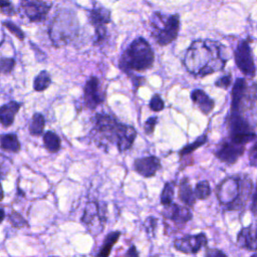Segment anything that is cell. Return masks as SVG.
<instances>
[{
    "instance_id": "cell-3",
    "label": "cell",
    "mask_w": 257,
    "mask_h": 257,
    "mask_svg": "<svg viewBox=\"0 0 257 257\" xmlns=\"http://www.w3.org/2000/svg\"><path fill=\"white\" fill-rule=\"evenodd\" d=\"M252 190L253 185L249 179L228 177L216 188V196L228 210H240Z\"/></svg>"
},
{
    "instance_id": "cell-43",
    "label": "cell",
    "mask_w": 257,
    "mask_h": 257,
    "mask_svg": "<svg viewBox=\"0 0 257 257\" xmlns=\"http://www.w3.org/2000/svg\"><path fill=\"white\" fill-rule=\"evenodd\" d=\"M1 214H2V216H1V221H3V220H4V217H5V212H4V209H3V208L1 209Z\"/></svg>"
},
{
    "instance_id": "cell-28",
    "label": "cell",
    "mask_w": 257,
    "mask_h": 257,
    "mask_svg": "<svg viewBox=\"0 0 257 257\" xmlns=\"http://www.w3.org/2000/svg\"><path fill=\"white\" fill-rule=\"evenodd\" d=\"M194 193L197 199L199 200H205L211 195V188L208 181H201L198 182L195 186Z\"/></svg>"
},
{
    "instance_id": "cell-38",
    "label": "cell",
    "mask_w": 257,
    "mask_h": 257,
    "mask_svg": "<svg viewBox=\"0 0 257 257\" xmlns=\"http://www.w3.org/2000/svg\"><path fill=\"white\" fill-rule=\"evenodd\" d=\"M157 222H158V220L156 218H154V217L147 218V220L145 221V227H146L147 232L155 231L156 227H157Z\"/></svg>"
},
{
    "instance_id": "cell-22",
    "label": "cell",
    "mask_w": 257,
    "mask_h": 257,
    "mask_svg": "<svg viewBox=\"0 0 257 257\" xmlns=\"http://www.w3.org/2000/svg\"><path fill=\"white\" fill-rule=\"evenodd\" d=\"M1 149L6 152L18 153L21 149L19 140L15 134H4L1 136Z\"/></svg>"
},
{
    "instance_id": "cell-16",
    "label": "cell",
    "mask_w": 257,
    "mask_h": 257,
    "mask_svg": "<svg viewBox=\"0 0 257 257\" xmlns=\"http://www.w3.org/2000/svg\"><path fill=\"white\" fill-rule=\"evenodd\" d=\"M237 244L249 251L257 252V225L243 228L237 236Z\"/></svg>"
},
{
    "instance_id": "cell-13",
    "label": "cell",
    "mask_w": 257,
    "mask_h": 257,
    "mask_svg": "<svg viewBox=\"0 0 257 257\" xmlns=\"http://www.w3.org/2000/svg\"><path fill=\"white\" fill-rule=\"evenodd\" d=\"M245 152V146L237 145L229 142H224L220 144L215 151V156L221 162L226 163L228 165L234 164Z\"/></svg>"
},
{
    "instance_id": "cell-25",
    "label": "cell",
    "mask_w": 257,
    "mask_h": 257,
    "mask_svg": "<svg viewBox=\"0 0 257 257\" xmlns=\"http://www.w3.org/2000/svg\"><path fill=\"white\" fill-rule=\"evenodd\" d=\"M51 83L50 74L46 70L40 71L33 80V88L35 91L45 90Z\"/></svg>"
},
{
    "instance_id": "cell-1",
    "label": "cell",
    "mask_w": 257,
    "mask_h": 257,
    "mask_svg": "<svg viewBox=\"0 0 257 257\" xmlns=\"http://www.w3.org/2000/svg\"><path fill=\"white\" fill-rule=\"evenodd\" d=\"M224 50L225 47L218 41L195 40L185 52L184 65L197 77L215 73L222 70L227 62Z\"/></svg>"
},
{
    "instance_id": "cell-18",
    "label": "cell",
    "mask_w": 257,
    "mask_h": 257,
    "mask_svg": "<svg viewBox=\"0 0 257 257\" xmlns=\"http://www.w3.org/2000/svg\"><path fill=\"white\" fill-rule=\"evenodd\" d=\"M88 21L93 27L105 26L108 24L110 19V11L102 6H95L88 10Z\"/></svg>"
},
{
    "instance_id": "cell-11",
    "label": "cell",
    "mask_w": 257,
    "mask_h": 257,
    "mask_svg": "<svg viewBox=\"0 0 257 257\" xmlns=\"http://www.w3.org/2000/svg\"><path fill=\"white\" fill-rule=\"evenodd\" d=\"M52 6V3L38 0H25L20 3V11L30 22H40L44 20Z\"/></svg>"
},
{
    "instance_id": "cell-9",
    "label": "cell",
    "mask_w": 257,
    "mask_h": 257,
    "mask_svg": "<svg viewBox=\"0 0 257 257\" xmlns=\"http://www.w3.org/2000/svg\"><path fill=\"white\" fill-rule=\"evenodd\" d=\"M235 63L239 70L249 77L255 75V65L248 40H242L235 49Z\"/></svg>"
},
{
    "instance_id": "cell-7",
    "label": "cell",
    "mask_w": 257,
    "mask_h": 257,
    "mask_svg": "<svg viewBox=\"0 0 257 257\" xmlns=\"http://www.w3.org/2000/svg\"><path fill=\"white\" fill-rule=\"evenodd\" d=\"M227 125L230 141L234 144L245 146L256 137L249 121L240 113L230 112L227 117Z\"/></svg>"
},
{
    "instance_id": "cell-33",
    "label": "cell",
    "mask_w": 257,
    "mask_h": 257,
    "mask_svg": "<svg viewBox=\"0 0 257 257\" xmlns=\"http://www.w3.org/2000/svg\"><path fill=\"white\" fill-rule=\"evenodd\" d=\"M94 44H99L100 42H103L106 39L107 35V29L105 26H97L94 27Z\"/></svg>"
},
{
    "instance_id": "cell-12",
    "label": "cell",
    "mask_w": 257,
    "mask_h": 257,
    "mask_svg": "<svg viewBox=\"0 0 257 257\" xmlns=\"http://www.w3.org/2000/svg\"><path fill=\"white\" fill-rule=\"evenodd\" d=\"M208 239L205 233L185 235L174 241V247L185 254H197L202 247L206 246Z\"/></svg>"
},
{
    "instance_id": "cell-26",
    "label": "cell",
    "mask_w": 257,
    "mask_h": 257,
    "mask_svg": "<svg viewBox=\"0 0 257 257\" xmlns=\"http://www.w3.org/2000/svg\"><path fill=\"white\" fill-rule=\"evenodd\" d=\"M207 136L206 135H203L201 137H199L197 140H195L193 143H190L188 144L187 146H185L184 148H182L179 152V156L181 158L183 157H186L190 154H192L194 151H196L197 149H199L200 147H202L203 145H205L207 143Z\"/></svg>"
},
{
    "instance_id": "cell-30",
    "label": "cell",
    "mask_w": 257,
    "mask_h": 257,
    "mask_svg": "<svg viewBox=\"0 0 257 257\" xmlns=\"http://www.w3.org/2000/svg\"><path fill=\"white\" fill-rule=\"evenodd\" d=\"M8 218H9V221L12 224V226L15 228H22L24 226H28L26 220L18 212L12 211L11 214L8 216Z\"/></svg>"
},
{
    "instance_id": "cell-19",
    "label": "cell",
    "mask_w": 257,
    "mask_h": 257,
    "mask_svg": "<svg viewBox=\"0 0 257 257\" xmlns=\"http://www.w3.org/2000/svg\"><path fill=\"white\" fill-rule=\"evenodd\" d=\"M21 107V103L11 100L0 107V120L3 126H10L14 122L16 113Z\"/></svg>"
},
{
    "instance_id": "cell-21",
    "label": "cell",
    "mask_w": 257,
    "mask_h": 257,
    "mask_svg": "<svg viewBox=\"0 0 257 257\" xmlns=\"http://www.w3.org/2000/svg\"><path fill=\"white\" fill-rule=\"evenodd\" d=\"M120 232L119 231H113L108 233L102 243L101 248L99 249L98 253L95 255V257H108L110 254V250L113 247V245L117 242L118 238L120 237Z\"/></svg>"
},
{
    "instance_id": "cell-34",
    "label": "cell",
    "mask_w": 257,
    "mask_h": 257,
    "mask_svg": "<svg viewBox=\"0 0 257 257\" xmlns=\"http://www.w3.org/2000/svg\"><path fill=\"white\" fill-rule=\"evenodd\" d=\"M158 123V117L157 116H150L144 124V132L146 135L151 136L155 132V127Z\"/></svg>"
},
{
    "instance_id": "cell-17",
    "label": "cell",
    "mask_w": 257,
    "mask_h": 257,
    "mask_svg": "<svg viewBox=\"0 0 257 257\" xmlns=\"http://www.w3.org/2000/svg\"><path fill=\"white\" fill-rule=\"evenodd\" d=\"M191 100L204 114H209L215 106L214 100L203 89L199 88L191 92Z\"/></svg>"
},
{
    "instance_id": "cell-32",
    "label": "cell",
    "mask_w": 257,
    "mask_h": 257,
    "mask_svg": "<svg viewBox=\"0 0 257 257\" xmlns=\"http://www.w3.org/2000/svg\"><path fill=\"white\" fill-rule=\"evenodd\" d=\"M15 66V59L8 57H1L0 69L3 74H9Z\"/></svg>"
},
{
    "instance_id": "cell-20",
    "label": "cell",
    "mask_w": 257,
    "mask_h": 257,
    "mask_svg": "<svg viewBox=\"0 0 257 257\" xmlns=\"http://www.w3.org/2000/svg\"><path fill=\"white\" fill-rule=\"evenodd\" d=\"M178 197L180 201L185 204L188 207H192L196 203V196L195 193L190 185L188 178H183L179 184V190H178Z\"/></svg>"
},
{
    "instance_id": "cell-8",
    "label": "cell",
    "mask_w": 257,
    "mask_h": 257,
    "mask_svg": "<svg viewBox=\"0 0 257 257\" xmlns=\"http://www.w3.org/2000/svg\"><path fill=\"white\" fill-rule=\"evenodd\" d=\"M104 208H102L97 202H88L84 208L81 222L84 226L93 234H98L105 223Z\"/></svg>"
},
{
    "instance_id": "cell-2",
    "label": "cell",
    "mask_w": 257,
    "mask_h": 257,
    "mask_svg": "<svg viewBox=\"0 0 257 257\" xmlns=\"http://www.w3.org/2000/svg\"><path fill=\"white\" fill-rule=\"evenodd\" d=\"M92 121V138L103 151L108 152L110 146H115L119 153L132 148L137 138V131L132 125L119 122L107 113H96Z\"/></svg>"
},
{
    "instance_id": "cell-37",
    "label": "cell",
    "mask_w": 257,
    "mask_h": 257,
    "mask_svg": "<svg viewBox=\"0 0 257 257\" xmlns=\"http://www.w3.org/2000/svg\"><path fill=\"white\" fill-rule=\"evenodd\" d=\"M205 257H227V255L216 248H208L205 252Z\"/></svg>"
},
{
    "instance_id": "cell-39",
    "label": "cell",
    "mask_w": 257,
    "mask_h": 257,
    "mask_svg": "<svg viewBox=\"0 0 257 257\" xmlns=\"http://www.w3.org/2000/svg\"><path fill=\"white\" fill-rule=\"evenodd\" d=\"M249 160L252 166H257V141L249 152Z\"/></svg>"
},
{
    "instance_id": "cell-45",
    "label": "cell",
    "mask_w": 257,
    "mask_h": 257,
    "mask_svg": "<svg viewBox=\"0 0 257 257\" xmlns=\"http://www.w3.org/2000/svg\"><path fill=\"white\" fill-rule=\"evenodd\" d=\"M52 257H57V256H52Z\"/></svg>"
},
{
    "instance_id": "cell-5",
    "label": "cell",
    "mask_w": 257,
    "mask_h": 257,
    "mask_svg": "<svg viewBox=\"0 0 257 257\" xmlns=\"http://www.w3.org/2000/svg\"><path fill=\"white\" fill-rule=\"evenodd\" d=\"M78 23L76 14L69 10H59L54 14L48 28V34L52 44L56 47L66 45L77 34Z\"/></svg>"
},
{
    "instance_id": "cell-41",
    "label": "cell",
    "mask_w": 257,
    "mask_h": 257,
    "mask_svg": "<svg viewBox=\"0 0 257 257\" xmlns=\"http://www.w3.org/2000/svg\"><path fill=\"white\" fill-rule=\"evenodd\" d=\"M144 80H146V78H145V77H143V76H136V77H134V78H133L134 87L138 89V88L143 84Z\"/></svg>"
},
{
    "instance_id": "cell-23",
    "label": "cell",
    "mask_w": 257,
    "mask_h": 257,
    "mask_svg": "<svg viewBox=\"0 0 257 257\" xmlns=\"http://www.w3.org/2000/svg\"><path fill=\"white\" fill-rule=\"evenodd\" d=\"M43 145L49 153H57L61 147V140L57 134L48 131L43 135Z\"/></svg>"
},
{
    "instance_id": "cell-36",
    "label": "cell",
    "mask_w": 257,
    "mask_h": 257,
    "mask_svg": "<svg viewBox=\"0 0 257 257\" xmlns=\"http://www.w3.org/2000/svg\"><path fill=\"white\" fill-rule=\"evenodd\" d=\"M1 13L11 16L15 13V8L13 6V4L9 1H3L1 4Z\"/></svg>"
},
{
    "instance_id": "cell-15",
    "label": "cell",
    "mask_w": 257,
    "mask_h": 257,
    "mask_svg": "<svg viewBox=\"0 0 257 257\" xmlns=\"http://www.w3.org/2000/svg\"><path fill=\"white\" fill-rule=\"evenodd\" d=\"M163 216L166 219H169L178 225L186 224L193 217L192 212L188 207L180 206L175 203H172L171 205L164 207Z\"/></svg>"
},
{
    "instance_id": "cell-42",
    "label": "cell",
    "mask_w": 257,
    "mask_h": 257,
    "mask_svg": "<svg viewBox=\"0 0 257 257\" xmlns=\"http://www.w3.org/2000/svg\"><path fill=\"white\" fill-rule=\"evenodd\" d=\"M252 211L256 214L257 212V184L253 193V200H252Z\"/></svg>"
},
{
    "instance_id": "cell-10",
    "label": "cell",
    "mask_w": 257,
    "mask_h": 257,
    "mask_svg": "<svg viewBox=\"0 0 257 257\" xmlns=\"http://www.w3.org/2000/svg\"><path fill=\"white\" fill-rule=\"evenodd\" d=\"M105 98V90L101 88L100 81L96 76L89 77L83 88L84 104L89 109H94L103 102Z\"/></svg>"
},
{
    "instance_id": "cell-6",
    "label": "cell",
    "mask_w": 257,
    "mask_h": 257,
    "mask_svg": "<svg viewBox=\"0 0 257 257\" xmlns=\"http://www.w3.org/2000/svg\"><path fill=\"white\" fill-rule=\"evenodd\" d=\"M152 27V36L161 46L172 43L179 34L180 16L179 14L165 15L161 12H155L150 19Z\"/></svg>"
},
{
    "instance_id": "cell-24",
    "label": "cell",
    "mask_w": 257,
    "mask_h": 257,
    "mask_svg": "<svg viewBox=\"0 0 257 257\" xmlns=\"http://www.w3.org/2000/svg\"><path fill=\"white\" fill-rule=\"evenodd\" d=\"M45 126V118L40 112H35L29 121V133L34 137H38L43 133Z\"/></svg>"
},
{
    "instance_id": "cell-31",
    "label": "cell",
    "mask_w": 257,
    "mask_h": 257,
    "mask_svg": "<svg viewBox=\"0 0 257 257\" xmlns=\"http://www.w3.org/2000/svg\"><path fill=\"white\" fill-rule=\"evenodd\" d=\"M149 106L153 111H161L165 108V102H164L163 98L161 97V95L156 93L152 96V98L149 102Z\"/></svg>"
},
{
    "instance_id": "cell-29",
    "label": "cell",
    "mask_w": 257,
    "mask_h": 257,
    "mask_svg": "<svg viewBox=\"0 0 257 257\" xmlns=\"http://www.w3.org/2000/svg\"><path fill=\"white\" fill-rule=\"evenodd\" d=\"M3 26H5L14 36H16L20 41L24 40L25 38V34L24 32L21 30V28L19 26H17L14 22L12 21H9V20H6V21H3Z\"/></svg>"
},
{
    "instance_id": "cell-40",
    "label": "cell",
    "mask_w": 257,
    "mask_h": 257,
    "mask_svg": "<svg viewBox=\"0 0 257 257\" xmlns=\"http://www.w3.org/2000/svg\"><path fill=\"white\" fill-rule=\"evenodd\" d=\"M125 257H139V253H138V250H137L136 246L132 245L128 248V250L125 253Z\"/></svg>"
},
{
    "instance_id": "cell-4",
    "label": "cell",
    "mask_w": 257,
    "mask_h": 257,
    "mask_svg": "<svg viewBox=\"0 0 257 257\" xmlns=\"http://www.w3.org/2000/svg\"><path fill=\"white\" fill-rule=\"evenodd\" d=\"M155 61L154 50L143 37L133 40L119 58V68L125 73L144 71L151 68Z\"/></svg>"
},
{
    "instance_id": "cell-14",
    "label": "cell",
    "mask_w": 257,
    "mask_h": 257,
    "mask_svg": "<svg viewBox=\"0 0 257 257\" xmlns=\"http://www.w3.org/2000/svg\"><path fill=\"white\" fill-rule=\"evenodd\" d=\"M161 168L162 164L156 156H148L136 159L134 162V170L145 178L154 177Z\"/></svg>"
},
{
    "instance_id": "cell-44",
    "label": "cell",
    "mask_w": 257,
    "mask_h": 257,
    "mask_svg": "<svg viewBox=\"0 0 257 257\" xmlns=\"http://www.w3.org/2000/svg\"><path fill=\"white\" fill-rule=\"evenodd\" d=\"M250 257H257V253H255V254H253L252 256H250Z\"/></svg>"
},
{
    "instance_id": "cell-27",
    "label": "cell",
    "mask_w": 257,
    "mask_h": 257,
    "mask_svg": "<svg viewBox=\"0 0 257 257\" xmlns=\"http://www.w3.org/2000/svg\"><path fill=\"white\" fill-rule=\"evenodd\" d=\"M174 196H175V185L171 182H167L161 193V197H160L161 204L164 207L171 205L173 203Z\"/></svg>"
},
{
    "instance_id": "cell-35",
    "label": "cell",
    "mask_w": 257,
    "mask_h": 257,
    "mask_svg": "<svg viewBox=\"0 0 257 257\" xmlns=\"http://www.w3.org/2000/svg\"><path fill=\"white\" fill-rule=\"evenodd\" d=\"M231 80H232V77H231V74H227V75H224L222 77H220L216 82H215V85L217 87H221V88H228L231 84Z\"/></svg>"
}]
</instances>
